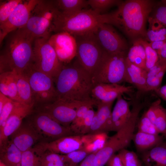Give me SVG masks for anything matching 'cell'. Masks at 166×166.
<instances>
[{
  "label": "cell",
  "instance_id": "29",
  "mask_svg": "<svg viewBox=\"0 0 166 166\" xmlns=\"http://www.w3.org/2000/svg\"><path fill=\"white\" fill-rule=\"evenodd\" d=\"M148 21L149 27L144 39L149 42L166 41V26L157 22Z\"/></svg>",
  "mask_w": 166,
  "mask_h": 166
},
{
  "label": "cell",
  "instance_id": "37",
  "mask_svg": "<svg viewBox=\"0 0 166 166\" xmlns=\"http://www.w3.org/2000/svg\"><path fill=\"white\" fill-rule=\"evenodd\" d=\"M22 0L0 1V24L5 22Z\"/></svg>",
  "mask_w": 166,
  "mask_h": 166
},
{
  "label": "cell",
  "instance_id": "45",
  "mask_svg": "<svg viewBox=\"0 0 166 166\" xmlns=\"http://www.w3.org/2000/svg\"><path fill=\"white\" fill-rule=\"evenodd\" d=\"M161 106L160 101H156L144 112L147 117L154 124Z\"/></svg>",
  "mask_w": 166,
  "mask_h": 166
},
{
  "label": "cell",
  "instance_id": "1",
  "mask_svg": "<svg viewBox=\"0 0 166 166\" xmlns=\"http://www.w3.org/2000/svg\"><path fill=\"white\" fill-rule=\"evenodd\" d=\"M152 0H127L115 11L105 14L106 23L116 27L132 42L144 38L145 25L156 2Z\"/></svg>",
  "mask_w": 166,
  "mask_h": 166
},
{
  "label": "cell",
  "instance_id": "42",
  "mask_svg": "<svg viewBox=\"0 0 166 166\" xmlns=\"http://www.w3.org/2000/svg\"><path fill=\"white\" fill-rule=\"evenodd\" d=\"M17 102L8 97L2 110L0 112V130L3 128Z\"/></svg>",
  "mask_w": 166,
  "mask_h": 166
},
{
  "label": "cell",
  "instance_id": "51",
  "mask_svg": "<svg viewBox=\"0 0 166 166\" xmlns=\"http://www.w3.org/2000/svg\"><path fill=\"white\" fill-rule=\"evenodd\" d=\"M8 97L0 92V112L2 110Z\"/></svg>",
  "mask_w": 166,
  "mask_h": 166
},
{
  "label": "cell",
  "instance_id": "24",
  "mask_svg": "<svg viewBox=\"0 0 166 166\" xmlns=\"http://www.w3.org/2000/svg\"><path fill=\"white\" fill-rule=\"evenodd\" d=\"M165 140L161 134H152L138 131L133 136V141L137 150L142 153L146 152Z\"/></svg>",
  "mask_w": 166,
  "mask_h": 166
},
{
  "label": "cell",
  "instance_id": "3",
  "mask_svg": "<svg viewBox=\"0 0 166 166\" xmlns=\"http://www.w3.org/2000/svg\"><path fill=\"white\" fill-rule=\"evenodd\" d=\"M0 55V73L15 71L22 73L31 65L35 39L22 28L9 34Z\"/></svg>",
  "mask_w": 166,
  "mask_h": 166
},
{
  "label": "cell",
  "instance_id": "41",
  "mask_svg": "<svg viewBox=\"0 0 166 166\" xmlns=\"http://www.w3.org/2000/svg\"><path fill=\"white\" fill-rule=\"evenodd\" d=\"M95 113V112L93 108L88 111L78 127L77 135H84L88 134Z\"/></svg>",
  "mask_w": 166,
  "mask_h": 166
},
{
  "label": "cell",
  "instance_id": "50",
  "mask_svg": "<svg viewBox=\"0 0 166 166\" xmlns=\"http://www.w3.org/2000/svg\"><path fill=\"white\" fill-rule=\"evenodd\" d=\"M166 41H156L149 42L151 48L156 52L163 45Z\"/></svg>",
  "mask_w": 166,
  "mask_h": 166
},
{
  "label": "cell",
  "instance_id": "10",
  "mask_svg": "<svg viewBox=\"0 0 166 166\" xmlns=\"http://www.w3.org/2000/svg\"><path fill=\"white\" fill-rule=\"evenodd\" d=\"M74 37L77 45L76 59L92 75L104 51L97 41L93 32Z\"/></svg>",
  "mask_w": 166,
  "mask_h": 166
},
{
  "label": "cell",
  "instance_id": "7",
  "mask_svg": "<svg viewBox=\"0 0 166 166\" xmlns=\"http://www.w3.org/2000/svg\"><path fill=\"white\" fill-rule=\"evenodd\" d=\"M127 53H111L104 51L92 75L94 86L100 83L120 84L124 81Z\"/></svg>",
  "mask_w": 166,
  "mask_h": 166
},
{
  "label": "cell",
  "instance_id": "19",
  "mask_svg": "<svg viewBox=\"0 0 166 166\" xmlns=\"http://www.w3.org/2000/svg\"><path fill=\"white\" fill-rule=\"evenodd\" d=\"M132 86L117 84L100 83L95 85L91 93L92 98L98 102H113L120 95L131 92Z\"/></svg>",
  "mask_w": 166,
  "mask_h": 166
},
{
  "label": "cell",
  "instance_id": "49",
  "mask_svg": "<svg viewBox=\"0 0 166 166\" xmlns=\"http://www.w3.org/2000/svg\"><path fill=\"white\" fill-rule=\"evenodd\" d=\"M156 94L166 101V84L154 91Z\"/></svg>",
  "mask_w": 166,
  "mask_h": 166
},
{
  "label": "cell",
  "instance_id": "18",
  "mask_svg": "<svg viewBox=\"0 0 166 166\" xmlns=\"http://www.w3.org/2000/svg\"><path fill=\"white\" fill-rule=\"evenodd\" d=\"M34 107L17 102L3 128L0 130V146L9 140V137L20 126L24 119L33 113Z\"/></svg>",
  "mask_w": 166,
  "mask_h": 166
},
{
  "label": "cell",
  "instance_id": "44",
  "mask_svg": "<svg viewBox=\"0 0 166 166\" xmlns=\"http://www.w3.org/2000/svg\"><path fill=\"white\" fill-rule=\"evenodd\" d=\"M154 124L160 134L166 140V109L161 106Z\"/></svg>",
  "mask_w": 166,
  "mask_h": 166
},
{
  "label": "cell",
  "instance_id": "21",
  "mask_svg": "<svg viewBox=\"0 0 166 166\" xmlns=\"http://www.w3.org/2000/svg\"><path fill=\"white\" fill-rule=\"evenodd\" d=\"M113 102L97 103L96 106L97 109L95 112L88 134H94L106 132V128L112 112Z\"/></svg>",
  "mask_w": 166,
  "mask_h": 166
},
{
  "label": "cell",
  "instance_id": "17",
  "mask_svg": "<svg viewBox=\"0 0 166 166\" xmlns=\"http://www.w3.org/2000/svg\"><path fill=\"white\" fill-rule=\"evenodd\" d=\"M10 136V140L22 152L32 148L37 143L43 140L29 121H23Z\"/></svg>",
  "mask_w": 166,
  "mask_h": 166
},
{
  "label": "cell",
  "instance_id": "11",
  "mask_svg": "<svg viewBox=\"0 0 166 166\" xmlns=\"http://www.w3.org/2000/svg\"><path fill=\"white\" fill-rule=\"evenodd\" d=\"M34 112L29 121L42 137L43 141H51L75 135L70 127L60 124L47 113L37 110Z\"/></svg>",
  "mask_w": 166,
  "mask_h": 166
},
{
  "label": "cell",
  "instance_id": "27",
  "mask_svg": "<svg viewBox=\"0 0 166 166\" xmlns=\"http://www.w3.org/2000/svg\"><path fill=\"white\" fill-rule=\"evenodd\" d=\"M132 43V45L127 53V57L132 64L145 69L146 55L144 48L137 40L133 41Z\"/></svg>",
  "mask_w": 166,
  "mask_h": 166
},
{
  "label": "cell",
  "instance_id": "13",
  "mask_svg": "<svg viewBox=\"0 0 166 166\" xmlns=\"http://www.w3.org/2000/svg\"><path fill=\"white\" fill-rule=\"evenodd\" d=\"M86 142V134L72 135L51 141H41L32 148L35 152L47 151L65 155L79 149H85Z\"/></svg>",
  "mask_w": 166,
  "mask_h": 166
},
{
  "label": "cell",
  "instance_id": "28",
  "mask_svg": "<svg viewBox=\"0 0 166 166\" xmlns=\"http://www.w3.org/2000/svg\"><path fill=\"white\" fill-rule=\"evenodd\" d=\"M54 1L58 10L65 13H76L88 6L87 0H56Z\"/></svg>",
  "mask_w": 166,
  "mask_h": 166
},
{
  "label": "cell",
  "instance_id": "26",
  "mask_svg": "<svg viewBox=\"0 0 166 166\" xmlns=\"http://www.w3.org/2000/svg\"><path fill=\"white\" fill-rule=\"evenodd\" d=\"M17 86L20 102L34 107L31 89L28 78L24 73H17Z\"/></svg>",
  "mask_w": 166,
  "mask_h": 166
},
{
  "label": "cell",
  "instance_id": "34",
  "mask_svg": "<svg viewBox=\"0 0 166 166\" xmlns=\"http://www.w3.org/2000/svg\"><path fill=\"white\" fill-rule=\"evenodd\" d=\"M90 153L84 149H80L62 155L66 166H77Z\"/></svg>",
  "mask_w": 166,
  "mask_h": 166
},
{
  "label": "cell",
  "instance_id": "4",
  "mask_svg": "<svg viewBox=\"0 0 166 166\" xmlns=\"http://www.w3.org/2000/svg\"><path fill=\"white\" fill-rule=\"evenodd\" d=\"M145 105L136 100L133 101L129 117L124 125L105 141L102 147L96 150L95 166H104L115 152L125 148L132 141L139 115Z\"/></svg>",
  "mask_w": 166,
  "mask_h": 166
},
{
  "label": "cell",
  "instance_id": "47",
  "mask_svg": "<svg viewBox=\"0 0 166 166\" xmlns=\"http://www.w3.org/2000/svg\"><path fill=\"white\" fill-rule=\"evenodd\" d=\"M96 151L89 155L77 166H95V158Z\"/></svg>",
  "mask_w": 166,
  "mask_h": 166
},
{
  "label": "cell",
  "instance_id": "35",
  "mask_svg": "<svg viewBox=\"0 0 166 166\" xmlns=\"http://www.w3.org/2000/svg\"><path fill=\"white\" fill-rule=\"evenodd\" d=\"M5 72L6 77L8 97L14 101L20 102L17 86V73L14 71Z\"/></svg>",
  "mask_w": 166,
  "mask_h": 166
},
{
  "label": "cell",
  "instance_id": "15",
  "mask_svg": "<svg viewBox=\"0 0 166 166\" xmlns=\"http://www.w3.org/2000/svg\"><path fill=\"white\" fill-rule=\"evenodd\" d=\"M93 33L104 51L111 53L127 52L126 42L112 25L102 24Z\"/></svg>",
  "mask_w": 166,
  "mask_h": 166
},
{
  "label": "cell",
  "instance_id": "9",
  "mask_svg": "<svg viewBox=\"0 0 166 166\" xmlns=\"http://www.w3.org/2000/svg\"><path fill=\"white\" fill-rule=\"evenodd\" d=\"M29 80L33 94L34 107L51 103L57 99L53 79L30 65L24 72Z\"/></svg>",
  "mask_w": 166,
  "mask_h": 166
},
{
  "label": "cell",
  "instance_id": "6",
  "mask_svg": "<svg viewBox=\"0 0 166 166\" xmlns=\"http://www.w3.org/2000/svg\"><path fill=\"white\" fill-rule=\"evenodd\" d=\"M59 12L54 0H40L32 11L27 23L22 28L35 39L49 38L53 32Z\"/></svg>",
  "mask_w": 166,
  "mask_h": 166
},
{
  "label": "cell",
  "instance_id": "12",
  "mask_svg": "<svg viewBox=\"0 0 166 166\" xmlns=\"http://www.w3.org/2000/svg\"><path fill=\"white\" fill-rule=\"evenodd\" d=\"M83 101L57 98L54 101L36 107L62 126L70 127L74 120L77 108Z\"/></svg>",
  "mask_w": 166,
  "mask_h": 166
},
{
  "label": "cell",
  "instance_id": "5",
  "mask_svg": "<svg viewBox=\"0 0 166 166\" xmlns=\"http://www.w3.org/2000/svg\"><path fill=\"white\" fill-rule=\"evenodd\" d=\"M105 14L92 9L73 13L59 12L54 22L53 32H66L74 36L94 32L102 24L106 23Z\"/></svg>",
  "mask_w": 166,
  "mask_h": 166
},
{
  "label": "cell",
  "instance_id": "31",
  "mask_svg": "<svg viewBox=\"0 0 166 166\" xmlns=\"http://www.w3.org/2000/svg\"><path fill=\"white\" fill-rule=\"evenodd\" d=\"M97 102L93 99L83 101L77 108L76 117L74 121L70 126V128L74 133L76 134V132L81 123L88 111L94 105H97Z\"/></svg>",
  "mask_w": 166,
  "mask_h": 166
},
{
  "label": "cell",
  "instance_id": "36",
  "mask_svg": "<svg viewBox=\"0 0 166 166\" xmlns=\"http://www.w3.org/2000/svg\"><path fill=\"white\" fill-rule=\"evenodd\" d=\"M119 0H88V6L95 11L101 14L112 6H118L122 2Z\"/></svg>",
  "mask_w": 166,
  "mask_h": 166
},
{
  "label": "cell",
  "instance_id": "14",
  "mask_svg": "<svg viewBox=\"0 0 166 166\" xmlns=\"http://www.w3.org/2000/svg\"><path fill=\"white\" fill-rule=\"evenodd\" d=\"M40 1V0H22L7 20L0 24L1 45L9 34L25 26L32 11Z\"/></svg>",
  "mask_w": 166,
  "mask_h": 166
},
{
  "label": "cell",
  "instance_id": "38",
  "mask_svg": "<svg viewBox=\"0 0 166 166\" xmlns=\"http://www.w3.org/2000/svg\"><path fill=\"white\" fill-rule=\"evenodd\" d=\"M118 154L124 166H142L136 153L124 148L118 152Z\"/></svg>",
  "mask_w": 166,
  "mask_h": 166
},
{
  "label": "cell",
  "instance_id": "52",
  "mask_svg": "<svg viewBox=\"0 0 166 166\" xmlns=\"http://www.w3.org/2000/svg\"><path fill=\"white\" fill-rule=\"evenodd\" d=\"M0 166H7L4 163L0 160Z\"/></svg>",
  "mask_w": 166,
  "mask_h": 166
},
{
  "label": "cell",
  "instance_id": "39",
  "mask_svg": "<svg viewBox=\"0 0 166 166\" xmlns=\"http://www.w3.org/2000/svg\"><path fill=\"white\" fill-rule=\"evenodd\" d=\"M20 166H41L39 157L32 148L22 152Z\"/></svg>",
  "mask_w": 166,
  "mask_h": 166
},
{
  "label": "cell",
  "instance_id": "16",
  "mask_svg": "<svg viewBox=\"0 0 166 166\" xmlns=\"http://www.w3.org/2000/svg\"><path fill=\"white\" fill-rule=\"evenodd\" d=\"M48 41L58 59L63 64L70 63L76 57V41L71 34L64 32L55 33L50 36Z\"/></svg>",
  "mask_w": 166,
  "mask_h": 166
},
{
  "label": "cell",
  "instance_id": "20",
  "mask_svg": "<svg viewBox=\"0 0 166 166\" xmlns=\"http://www.w3.org/2000/svg\"><path fill=\"white\" fill-rule=\"evenodd\" d=\"M131 112L129 103L123 98L122 95L119 96L112 111L106 132L112 131L117 132L121 129L127 122Z\"/></svg>",
  "mask_w": 166,
  "mask_h": 166
},
{
  "label": "cell",
  "instance_id": "23",
  "mask_svg": "<svg viewBox=\"0 0 166 166\" xmlns=\"http://www.w3.org/2000/svg\"><path fill=\"white\" fill-rule=\"evenodd\" d=\"M144 166H166V140L142 153Z\"/></svg>",
  "mask_w": 166,
  "mask_h": 166
},
{
  "label": "cell",
  "instance_id": "30",
  "mask_svg": "<svg viewBox=\"0 0 166 166\" xmlns=\"http://www.w3.org/2000/svg\"><path fill=\"white\" fill-rule=\"evenodd\" d=\"M35 152L39 157L41 166H66L62 154L47 151Z\"/></svg>",
  "mask_w": 166,
  "mask_h": 166
},
{
  "label": "cell",
  "instance_id": "48",
  "mask_svg": "<svg viewBox=\"0 0 166 166\" xmlns=\"http://www.w3.org/2000/svg\"><path fill=\"white\" fill-rule=\"evenodd\" d=\"M159 60L162 62H166V42L162 47L157 51Z\"/></svg>",
  "mask_w": 166,
  "mask_h": 166
},
{
  "label": "cell",
  "instance_id": "40",
  "mask_svg": "<svg viewBox=\"0 0 166 166\" xmlns=\"http://www.w3.org/2000/svg\"><path fill=\"white\" fill-rule=\"evenodd\" d=\"M138 123V131L152 134H160L154 124L147 117L144 113Z\"/></svg>",
  "mask_w": 166,
  "mask_h": 166
},
{
  "label": "cell",
  "instance_id": "8",
  "mask_svg": "<svg viewBox=\"0 0 166 166\" xmlns=\"http://www.w3.org/2000/svg\"><path fill=\"white\" fill-rule=\"evenodd\" d=\"M49 38H41L34 39L31 65L36 69L54 79L58 74L63 64L58 59Z\"/></svg>",
  "mask_w": 166,
  "mask_h": 166
},
{
  "label": "cell",
  "instance_id": "22",
  "mask_svg": "<svg viewBox=\"0 0 166 166\" xmlns=\"http://www.w3.org/2000/svg\"><path fill=\"white\" fill-rule=\"evenodd\" d=\"M124 81L134 85L141 92H146L147 72L131 63L126 57Z\"/></svg>",
  "mask_w": 166,
  "mask_h": 166
},
{
  "label": "cell",
  "instance_id": "46",
  "mask_svg": "<svg viewBox=\"0 0 166 166\" xmlns=\"http://www.w3.org/2000/svg\"><path fill=\"white\" fill-rule=\"evenodd\" d=\"M105 165L106 166H124L118 154L113 155L109 159Z\"/></svg>",
  "mask_w": 166,
  "mask_h": 166
},
{
  "label": "cell",
  "instance_id": "43",
  "mask_svg": "<svg viewBox=\"0 0 166 166\" xmlns=\"http://www.w3.org/2000/svg\"><path fill=\"white\" fill-rule=\"evenodd\" d=\"M166 72V66L156 75L147 77V91H154L160 86L164 76Z\"/></svg>",
  "mask_w": 166,
  "mask_h": 166
},
{
  "label": "cell",
  "instance_id": "25",
  "mask_svg": "<svg viewBox=\"0 0 166 166\" xmlns=\"http://www.w3.org/2000/svg\"><path fill=\"white\" fill-rule=\"evenodd\" d=\"M22 152L10 140L0 146V160L7 166H20Z\"/></svg>",
  "mask_w": 166,
  "mask_h": 166
},
{
  "label": "cell",
  "instance_id": "33",
  "mask_svg": "<svg viewBox=\"0 0 166 166\" xmlns=\"http://www.w3.org/2000/svg\"><path fill=\"white\" fill-rule=\"evenodd\" d=\"M144 47L146 55L145 70L148 72L159 60L157 52L150 46L149 42L143 38L136 39Z\"/></svg>",
  "mask_w": 166,
  "mask_h": 166
},
{
  "label": "cell",
  "instance_id": "2",
  "mask_svg": "<svg viewBox=\"0 0 166 166\" xmlns=\"http://www.w3.org/2000/svg\"><path fill=\"white\" fill-rule=\"evenodd\" d=\"M53 80L57 98L80 101L93 99L92 75L76 59L71 63L63 64Z\"/></svg>",
  "mask_w": 166,
  "mask_h": 166
},
{
  "label": "cell",
  "instance_id": "32",
  "mask_svg": "<svg viewBox=\"0 0 166 166\" xmlns=\"http://www.w3.org/2000/svg\"><path fill=\"white\" fill-rule=\"evenodd\" d=\"M148 20L158 22L166 26V0L156 1Z\"/></svg>",
  "mask_w": 166,
  "mask_h": 166
}]
</instances>
